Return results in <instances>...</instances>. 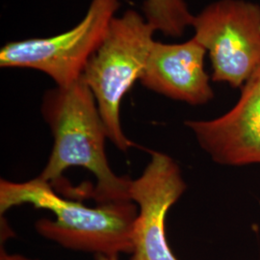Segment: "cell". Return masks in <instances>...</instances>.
I'll list each match as a JSON object with an SVG mask.
<instances>
[{
    "instance_id": "1",
    "label": "cell",
    "mask_w": 260,
    "mask_h": 260,
    "mask_svg": "<svg viewBox=\"0 0 260 260\" xmlns=\"http://www.w3.org/2000/svg\"><path fill=\"white\" fill-rule=\"evenodd\" d=\"M41 111L54 144L39 177L57 182L69 168L83 167L96 179L92 196L98 205L131 201V179L117 176L109 166L105 151L107 131L93 93L81 77L69 86L47 91Z\"/></svg>"
},
{
    "instance_id": "2",
    "label": "cell",
    "mask_w": 260,
    "mask_h": 260,
    "mask_svg": "<svg viewBox=\"0 0 260 260\" xmlns=\"http://www.w3.org/2000/svg\"><path fill=\"white\" fill-rule=\"evenodd\" d=\"M24 204L54 214L55 220L43 218L35 229L41 236L65 249L106 256L132 252V230L138 214L132 201L88 207L57 195L51 184L41 177L19 183L1 179V214Z\"/></svg>"
},
{
    "instance_id": "3",
    "label": "cell",
    "mask_w": 260,
    "mask_h": 260,
    "mask_svg": "<svg viewBox=\"0 0 260 260\" xmlns=\"http://www.w3.org/2000/svg\"><path fill=\"white\" fill-rule=\"evenodd\" d=\"M154 32L137 11L127 10L121 17H114L81 75L93 93L108 140L122 151L129 149L132 143L121 127V101L140 80L154 42Z\"/></svg>"
},
{
    "instance_id": "4",
    "label": "cell",
    "mask_w": 260,
    "mask_h": 260,
    "mask_svg": "<svg viewBox=\"0 0 260 260\" xmlns=\"http://www.w3.org/2000/svg\"><path fill=\"white\" fill-rule=\"evenodd\" d=\"M194 38L205 47L214 82L240 88L260 69V5L218 0L194 17Z\"/></svg>"
},
{
    "instance_id": "5",
    "label": "cell",
    "mask_w": 260,
    "mask_h": 260,
    "mask_svg": "<svg viewBox=\"0 0 260 260\" xmlns=\"http://www.w3.org/2000/svg\"><path fill=\"white\" fill-rule=\"evenodd\" d=\"M120 4V0H92L83 19L64 33L7 43L0 50V67L36 70L59 87L74 83L102 44Z\"/></svg>"
},
{
    "instance_id": "6",
    "label": "cell",
    "mask_w": 260,
    "mask_h": 260,
    "mask_svg": "<svg viewBox=\"0 0 260 260\" xmlns=\"http://www.w3.org/2000/svg\"><path fill=\"white\" fill-rule=\"evenodd\" d=\"M186 189L177 162L168 154L152 151L142 175L130 180L129 199L138 207L130 260H178L168 244L166 218Z\"/></svg>"
},
{
    "instance_id": "7",
    "label": "cell",
    "mask_w": 260,
    "mask_h": 260,
    "mask_svg": "<svg viewBox=\"0 0 260 260\" xmlns=\"http://www.w3.org/2000/svg\"><path fill=\"white\" fill-rule=\"evenodd\" d=\"M201 149L216 164H260V69L241 88L237 103L213 120L186 121Z\"/></svg>"
},
{
    "instance_id": "8",
    "label": "cell",
    "mask_w": 260,
    "mask_h": 260,
    "mask_svg": "<svg viewBox=\"0 0 260 260\" xmlns=\"http://www.w3.org/2000/svg\"><path fill=\"white\" fill-rule=\"evenodd\" d=\"M207 53L195 38L181 44L154 41L141 84L154 93L191 105H204L214 99L205 70Z\"/></svg>"
},
{
    "instance_id": "9",
    "label": "cell",
    "mask_w": 260,
    "mask_h": 260,
    "mask_svg": "<svg viewBox=\"0 0 260 260\" xmlns=\"http://www.w3.org/2000/svg\"><path fill=\"white\" fill-rule=\"evenodd\" d=\"M143 12L155 31L174 38L181 37L195 17L184 0H145Z\"/></svg>"
},
{
    "instance_id": "10",
    "label": "cell",
    "mask_w": 260,
    "mask_h": 260,
    "mask_svg": "<svg viewBox=\"0 0 260 260\" xmlns=\"http://www.w3.org/2000/svg\"><path fill=\"white\" fill-rule=\"evenodd\" d=\"M0 260H38L32 259L26 257L22 254H18V253H9L4 250V248H1L0 250Z\"/></svg>"
},
{
    "instance_id": "11",
    "label": "cell",
    "mask_w": 260,
    "mask_h": 260,
    "mask_svg": "<svg viewBox=\"0 0 260 260\" xmlns=\"http://www.w3.org/2000/svg\"><path fill=\"white\" fill-rule=\"evenodd\" d=\"M94 260H119V256H106L103 254H95Z\"/></svg>"
}]
</instances>
